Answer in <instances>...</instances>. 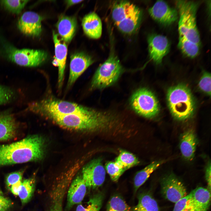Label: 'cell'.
Listing matches in <instances>:
<instances>
[{"mask_svg":"<svg viewBox=\"0 0 211 211\" xmlns=\"http://www.w3.org/2000/svg\"><path fill=\"white\" fill-rule=\"evenodd\" d=\"M58 125L69 129L96 131L110 129L118 122L112 113L92 108L85 113H75L49 118Z\"/></svg>","mask_w":211,"mask_h":211,"instance_id":"1","label":"cell"},{"mask_svg":"<svg viewBox=\"0 0 211 211\" xmlns=\"http://www.w3.org/2000/svg\"><path fill=\"white\" fill-rule=\"evenodd\" d=\"M44 155V141L37 135L0 145V167L4 166L38 160Z\"/></svg>","mask_w":211,"mask_h":211,"instance_id":"2","label":"cell"},{"mask_svg":"<svg viewBox=\"0 0 211 211\" xmlns=\"http://www.w3.org/2000/svg\"><path fill=\"white\" fill-rule=\"evenodd\" d=\"M167 104L174 119L185 121L192 118L195 109L194 97L186 86L179 84L170 87L167 94Z\"/></svg>","mask_w":211,"mask_h":211,"instance_id":"3","label":"cell"},{"mask_svg":"<svg viewBox=\"0 0 211 211\" xmlns=\"http://www.w3.org/2000/svg\"><path fill=\"white\" fill-rule=\"evenodd\" d=\"M92 108L75 103L47 98L29 103L27 110L48 117L87 112Z\"/></svg>","mask_w":211,"mask_h":211,"instance_id":"4","label":"cell"},{"mask_svg":"<svg viewBox=\"0 0 211 211\" xmlns=\"http://www.w3.org/2000/svg\"><path fill=\"white\" fill-rule=\"evenodd\" d=\"M178 10V30L179 36L200 45V38L198 29L196 15L198 4L187 0L176 1Z\"/></svg>","mask_w":211,"mask_h":211,"instance_id":"5","label":"cell"},{"mask_svg":"<svg viewBox=\"0 0 211 211\" xmlns=\"http://www.w3.org/2000/svg\"><path fill=\"white\" fill-rule=\"evenodd\" d=\"M1 42V54L18 65L30 67L38 66L43 63L47 58V54L44 50L18 49L7 42Z\"/></svg>","mask_w":211,"mask_h":211,"instance_id":"6","label":"cell"},{"mask_svg":"<svg viewBox=\"0 0 211 211\" xmlns=\"http://www.w3.org/2000/svg\"><path fill=\"white\" fill-rule=\"evenodd\" d=\"M123 71L117 57L111 54L97 69L92 79L90 89H102L111 86L117 81Z\"/></svg>","mask_w":211,"mask_h":211,"instance_id":"7","label":"cell"},{"mask_svg":"<svg viewBox=\"0 0 211 211\" xmlns=\"http://www.w3.org/2000/svg\"><path fill=\"white\" fill-rule=\"evenodd\" d=\"M130 104L135 112L147 118L154 117L160 111L156 97L151 91L144 88L139 89L134 93L130 99Z\"/></svg>","mask_w":211,"mask_h":211,"instance_id":"8","label":"cell"},{"mask_svg":"<svg viewBox=\"0 0 211 211\" xmlns=\"http://www.w3.org/2000/svg\"><path fill=\"white\" fill-rule=\"evenodd\" d=\"M105 177V169L100 158L92 161L82 170L81 177L87 188L89 189H96L101 186Z\"/></svg>","mask_w":211,"mask_h":211,"instance_id":"9","label":"cell"},{"mask_svg":"<svg viewBox=\"0 0 211 211\" xmlns=\"http://www.w3.org/2000/svg\"><path fill=\"white\" fill-rule=\"evenodd\" d=\"M161 183L163 195L171 202L176 203L188 195L185 186L173 173L164 176Z\"/></svg>","mask_w":211,"mask_h":211,"instance_id":"10","label":"cell"},{"mask_svg":"<svg viewBox=\"0 0 211 211\" xmlns=\"http://www.w3.org/2000/svg\"><path fill=\"white\" fill-rule=\"evenodd\" d=\"M92 57L84 52H76L70 57L69 73L67 87H71L94 62Z\"/></svg>","mask_w":211,"mask_h":211,"instance_id":"11","label":"cell"},{"mask_svg":"<svg viewBox=\"0 0 211 211\" xmlns=\"http://www.w3.org/2000/svg\"><path fill=\"white\" fill-rule=\"evenodd\" d=\"M42 17L32 11L24 12L17 23L19 30L24 34L30 36L38 37L42 31L41 22Z\"/></svg>","mask_w":211,"mask_h":211,"instance_id":"12","label":"cell"},{"mask_svg":"<svg viewBox=\"0 0 211 211\" xmlns=\"http://www.w3.org/2000/svg\"><path fill=\"white\" fill-rule=\"evenodd\" d=\"M151 16L159 23L165 26L170 25L178 18V13L165 1H157L148 10Z\"/></svg>","mask_w":211,"mask_h":211,"instance_id":"13","label":"cell"},{"mask_svg":"<svg viewBox=\"0 0 211 211\" xmlns=\"http://www.w3.org/2000/svg\"><path fill=\"white\" fill-rule=\"evenodd\" d=\"M148 43L150 59L157 64H160L169 51L170 46L168 39L162 35L152 34L148 38Z\"/></svg>","mask_w":211,"mask_h":211,"instance_id":"14","label":"cell"},{"mask_svg":"<svg viewBox=\"0 0 211 211\" xmlns=\"http://www.w3.org/2000/svg\"><path fill=\"white\" fill-rule=\"evenodd\" d=\"M53 38L55 45V57L52 64L58 67V85L59 89H61L64 78L65 69L67 57V48L66 43L59 37L58 34L53 31Z\"/></svg>","mask_w":211,"mask_h":211,"instance_id":"15","label":"cell"},{"mask_svg":"<svg viewBox=\"0 0 211 211\" xmlns=\"http://www.w3.org/2000/svg\"><path fill=\"white\" fill-rule=\"evenodd\" d=\"M198 144L196 136L193 129L187 130L181 135L179 148L184 159L188 161L193 160Z\"/></svg>","mask_w":211,"mask_h":211,"instance_id":"16","label":"cell"},{"mask_svg":"<svg viewBox=\"0 0 211 211\" xmlns=\"http://www.w3.org/2000/svg\"><path fill=\"white\" fill-rule=\"evenodd\" d=\"M87 187L81 176L76 177L72 182L67 195L66 209L68 210L75 205L80 203L83 200Z\"/></svg>","mask_w":211,"mask_h":211,"instance_id":"17","label":"cell"},{"mask_svg":"<svg viewBox=\"0 0 211 211\" xmlns=\"http://www.w3.org/2000/svg\"><path fill=\"white\" fill-rule=\"evenodd\" d=\"M77 25L76 20L74 17L64 15L60 16L56 26L59 35L62 41L66 43L71 42L75 34Z\"/></svg>","mask_w":211,"mask_h":211,"instance_id":"18","label":"cell"},{"mask_svg":"<svg viewBox=\"0 0 211 211\" xmlns=\"http://www.w3.org/2000/svg\"><path fill=\"white\" fill-rule=\"evenodd\" d=\"M84 33L91 38L97 39L101 36L102 23L100 18L94 12L86 15L82 22Z\"/></svg>","mask_w":211,"mask_h":211,"instance_id":"19","label":"cell"},{"mask_svg":"<svg viewBox=\"0 0 211 211\" xmlns=\"http://www.w3.org/2000/svg\"><path fill=\"white\" fill-rule=\"evenodd\" d=\"M18 125L11 114H0V141H8L16 135Z\"/></svg>","mask_w":211,"mask_h":211,"instance_id":"20","label":"cell"},{"mask_svg":"<svg viewBox=\"0 0 211 211\" xmlns=\"http://www.w3.org/2000/svg\"><path fill=\"white\" fill-rule=\"evenodd\" d=\"M210 192L207 188L199 187L190 193L195 211H208L210 203Z\"/></svg>","mask_w":211,"mask_h":211,"instance_id":"21","label":"cell"},{"mask_svg":"<svg viewBox=\"0 0 211 211\" xmlns=\"http://www.w3.org/2000/svg\"><path fill=\"white\" fill-rule=\"evenodd\" d=\"M142 17V12L139 8L122 21L115 24L118 29L127 34L135 32L138 29Z\"/></svg>","mask_w":211,"mask_h":211,"instance_id":"22","label":"cell"},{"mask_svg":"<svg viewBox=\"0 0 211 211\" xmlns=\"http://www.w3.org/2000/svg\"><path fill=\"white\" fill-rule=\"evenodd\" d=\"M138 8L134 4L127 1H120L113 5L112 16L115 24L122 21Z\"/></svg>","mask_w":211,"mask_h":211,"instance_id":"23","label":"cell"},{"mask_svg":"<svg viewBox=\"0 0 211 211\" xmlns=\"http://www.w3.org/2000/svg\"><path fill=\"white\" fill-rule=\"evenodd\" d=\"M68 179L60 182L53 190L49 211H63L62 203L66 190L69 184Z\"/></svg>","mask_w":211,"mask_h":211,"instance_id":"24","label":"cell"},{"mask_svg":"<svg viewBox=\"0 0 211 211\" xmlns=\"http://www.w3.org/2000/svg\"><path fill=\"white\" fill-rule=\"evenodd\" d=\"M164 162L157 161L152 162L141 170L138 171L134 178V187L136 192L138 188L147 181L150 175Z\"/></svg>","mask_w":211,"mask_h":211,"instance_id":"25","label":"cell"},{"mask_svg":"<svg viewBox=\"0 0 211 211\" xmlns=\"http://www.w3.org/2000/svg\"><path fill=\"white\" fill-rule=\"evenodd\" d=\"M138 201L132 211H160L158 204L150 193H143L138 197Z\"/></svg>","mask_w":211,"mask_h":211,"instance_id":"26","label":"cell"},{"mask_svg":"<svg viewBox=\"0 0 211 211\" xmlns=\"http://www.w3.org/2000/svg\"><path fill=\"white\" fill-rule=\"evenodd\" d=\"M35 181L33 177L22 181L18 195L23 205L27 203L32 198L35 191Z\"/></svg>","mask_w":211,"mask_h":211,"instance_id":"27","label":"cell"},{"mask_svg":"<svg viewBox=\"0 0 211 211\" xmlns=\"http://www.w3.org/2000/svg\"><path fill=\"white\" fill-rule=\"evenodd\" d=\"M179 49L186 56L191 58H194L199 52V44L179 36L178 44Z\"/></svg>","mask_w":211,"mask_h":211,"instance_id":"28","label":"cell"},{"mask_svg":"<svg viewBox=\"0 0 211 211\" xmlns=\"http://www.w3.org/2000/svg\"><path fill=\"white\" fill-rule=\"evenodd\" d=\"M115 162L125 171L137 165L139 163L137 158L133 154L127 151L122 150L115 159Z\"/></svg>","mask_w":211,"mask_h":211,"instance_id":"29","label":"cell"},{"mask_svg":"<svg viewBox=\"0 0 211 211\" xmlns=\"http://www.w3.org/2000/svg\"><path fill=\"white\" fill-rule=\"evenodd\" d=\"M103 198V194L101 192H98L91 197L85 206L79 205L76 207V211H100Z\"/></svg>","mask_w":211,"mask_h":211,"instance_id":"30","label":"cell"},{"mask_svg":"<svg viewBox=\"0 0 211 211\" xmlns=\"http://www.w3.org/2000/svg\"><path fill=\"white\" fill-rule=\"evenodd\" d=\"M106 211H132V209L122 197L115 195L109 200Z\"/></svg>","mask_w":211,"mask_h":211,"instance_id":"31","label":"cell"},{"mask_svg":"<svg viewBox=\"0 0 211 211\" xmlns=\"http://www.w3.org/2000/svg\"><path fill=\"white\" fill-rule=\"evenodd\" d=\"M29 0H2L0 1L1 4L10 12L17 14L22 11Z\"/></svg>","mask_w":211,"mask_h":211,"instance_id":"32","label":"cell"},{"mask_svg":"<svg viewBox=\"0 0 211 211\" xmlns=\"http://www.w3.org/2000/svg\"><path fill=\"white\" fill-rule=\"evenodd\" d=\"M106 169L112 180L117 182L120 176L125 171V169L115 161H110L106 165Z\"/></svg>","mask_w":211,"mask_h":211,"instance_id":"33","label":"cell"},{"mask_svg":"<svg viewBox=\"0 0 211 211\" xmlns=\"http://www.w3.org/2000/svg\"><path fill=\"white\" fill-rule=\"evenodd\" d=\"M175 203L173 211H195L190 193Z\"/></svg>","mask_w":211,"mask_h":211,"instance_id":"34","label":"cell"},{"mask_svg":"<svg viewBox=\"0 0 211 211\" xmlns=\"http://www.w3.org/2000/svg\"><path fill=\"white\" fill-rule=\"evenodd\" d=\"M198 86L202 91L210 96L211 74L210 73L207 72L203 73L199 82Z\"/></svg>","mask_w":211,"mask_h":211,"instance_id":"35","label":"cell"},{"mask_svg":"<svg viewBox=\"0 0 211 211\" xmlns=\"http://www.w3.org/2000/svg\"><path fill=\"white\" fill-rule=\"evenodd\" d=\"M24 172V170H21L12 172L7 175L6 178L5 182L8 189L12 185L22 180Z\"/></svg>","mask_w":211,"mask_h":211,"instance_id":"36","label":"cell"},{"mask_svg":"<svg viewBox=\"0 0 211 211\" xmlns=\"http://www.w3.org/2000/svg\"><path fill=\"white\" fill-rule=\"evenodd\" d=\"M13 94L9 89L0 85V105L6 103L12 98Z\"/></svg>","mask_w":211,"mask_h":211,"instance_id":"37","label":"cell"},{"mask_svg":"<svg viewBox=\"0 0 211 211\" xmlns=\"http://www.w3.org/2000/svg\"><path fill=\"white\" fill-rule=\"evenodd\" d=\"M12 205L10 200L0 193V211H8Z\"/></svg>","mask_w":211,"mask_h":211,"instance_id":"38","label":"cell"},{"mask_svg":"<svg viewBox=\"0 0 211 211\" xmlns=\"http://www.w3.org/2000/svg\"><path fill=\"white\" fill-rule=\"evenodd\" d=\"M210 161H209L205 169V178L207 184V188L211 191V172Z\"/></svg>","mask_w":211,"mask_h":211,"instance_id":"39","label":"cell"},{"mask_svg":"<svg viewBox=\"0 0 211 211\" xmlns=\"http://www.w3.org/2000/svg\"><path fill=\"white\" fill-rule=\"evenodd\" d=\"M22 181H18L11 186L9 189L14 195L18 196L22 182Z\"/></svg>","mask_w":211,"mask_h":211,"instance_id":"40","label":"cell"},{"mask_svg":"<svg viewBox=\"0 0 211 211\" xmlns=\"http://www.w3.org/2000/svg\"><path fill=\"white\" fill-rule=\"evenodd\" d=\"M83 1V0H70L66 1V2L67 4V6L69 7L74 4L79 3Z\"/></svg>","mask_w":211,"mask_h":211,"instance_id":"41","label":"cell"}]
</instances>
